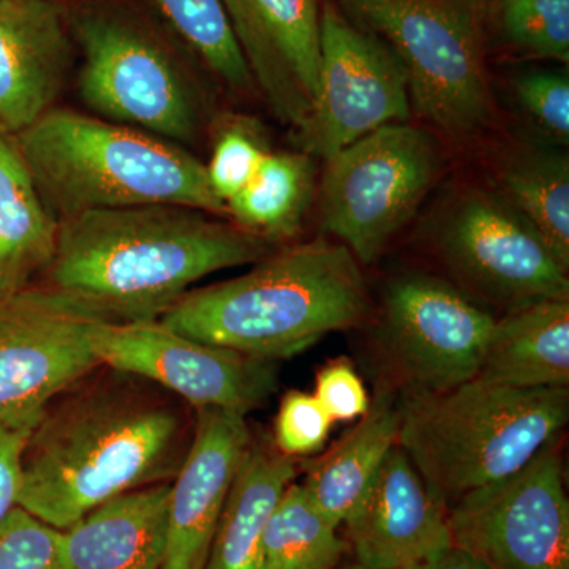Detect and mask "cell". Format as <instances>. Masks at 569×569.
Listing matches in <instances>:
<instances>
[{"instance_id":"6da1fadb","label":"cell","mask_w":569,"mask_h":569,"mask_svg":"<svg viewBox=\"0 0 569 569\" xmlns=\"http://www.w3.org/2000/svg\"><path fill=\"white\" fill-rule=\"evenodd\" d=\"M194 425L181 397L100 365L56 396L33 427L18 507L66 530L112 497L171 482Z\"/></svg>"},{"instance_id":"7a4b0ae2","label":"cell","mask_w":569,"mask_h":569,"mask_svg":"<svg viewBox=\"0 0 569 569\" xmlns=\"http://www.w3.org/2000/svg\"><path fill=\"white\" fill-rule=\"evenodd\" d=\"M216 217L176 204L67 217L37 283L111 323L159 321L198 280L271 253V242Z\"/></svg>"},{"instance_id":"3957f363","label":"cell","mask_w":569,"mask_h":569,"mask_svg":"<svg viewBox=\"0 0 569 569\" xmlns=\"http://www.w3.org/2000/svg\"><path fill=\"white\" fill-rule=\"evenodd\" d=\"M369 309L355 254L318 239L269 253L236 279L190 290L159 321L190 339L276 361L355 328Z\"/></svg>"},{"instance_id":"277c9868","label":"cell","mask_w":569,"mask_h":569,"mask_svg":"<svg viewBox=\"0 0 569 569\" xmlns=\"http://www.w3.org/2000/svg\"><path fill=\"white\" fill-rule=\"evenodd\" d=\"M44 204L58 220L88 211L176 204L224 216L204 163L174 142L52 108L14 134Z\"/></svg>"},{"instance_id":"5b68a950","label":"cell","mask_w":569,"mask_h":569,"mask_svg":"<svg viewBox=\"0 0 569 569\" xmlns=\"http://www.w3.org/2000/svg\"><path fill=\"white\" fill-rule=\"evenodd\" d=\"M568 418V388L518 389L475 377L445 391H407L397 445L448 511L526 467Z\"/></svg>"},{"instance_id":"8992f818","label":"cell","mask_w":569,"mask_h":569,"mask_svg":"<svg viewBox=\"0 0 569 569\" xmlns=\"http://www.w3.org/2000/svg\"><path fill=\"white\" fill-rule=\"evenodd\" d=\"M70 31L81 48V102L97 118L193 144L208 122L204 93L162 40L123 11L86 9Z\"/></svg>"},{"instance_id":"52a82bcc","label":"cell","mask_w":569,"mask_h":569,"mask_svg":"<svg viewBox=\"0 0 569 569\" xmlns=\"http://www.w3.org/2000/svg\"><path fill=\"white\" fill-rule=\"evenodd\" d=\"M356 24L396 52L411 103L452 137L481 132L492 93L475 0H343Z\"/></svg>"},{"instance_id":"ba28073f","label":"cell","mask_w":569,"mask_h":569,"mask_svg":"<svg viewBox=\"0 0 569 569\" xmlns=\"http://www.w3.org/2000/svg\"><path fill=\"white\" fill-rule=\"evenodd\" d=\"M436 138L408 123H389L328 160L321 183L325 230L356 260L370 264L418 211L437 181Z\"/></svg>"},{"instance_id":"9c48e42d","label":"cell","mask_w":569,"mask_h":569,"mask_svg":"<svg viewBox=\"0 0 569 569\" xmlns=\"http://www.w3.org/2000/svg\"><path fill=\"white\" fill-rule=\"evenodd\" d=\"M451 545L488 569H569V501L559 438L511 477L448 509Z\"/></svg>"},{"instance_id":"30bf717a","label":"cell","mask_w":569,"mask_h":569,"mask_svg":"<svg viewBox=\"0 0 569 569\" xmlns=\"http://www.w3.org/2000/svg\"><path fill=\"white\" fill-rule=\"evenodd\" d=\"M99 321L40 283L0 301V421L31 433L56 396L100 366Z\"/></svg>"},{"instance_id":"8fae6325","label":"cell","mask_w":569,"mask_h":569,"mask_svg":"<svg viewBox=\"0 0 569 569\" xmlns=\"http://www.w3.org/2000/svg\"><path fill=\"white\" fill-rule=\"evenodd\" d=\"M410 118L407 71L396 52L331 3L321 7L320 89L298 129L301 151L329 159L389 123Z\"/></svg>"},{"instance_id":"7c38bea8","label":"cell","mask_w":569,"mask_h":569,"mask_svg":"<svg viewBox=\"0 0 569 569\" xmlns=\"http://www.w3.org/2000/svg\"><path fill=\"white\" fill-rule=\"evenodd\" d=\"M493 326L458 288L417 272L389 282L381 302L380 342L408 391H445L478 377Z\"/></svg>"},{"instance_id":"4fadbf2b","label":"cell","mask_w":569,"mask_h":569,"mask_svg":"<svg viewBox=\"0 0 569 569\" xmlns=\"http://www.w3.org/2000/svg\"><path fill=\"white\" fill-rule=\"evenodd\" d=\"M100 365L146 378L194 408H222L247 417L277 389L274 361L200 342L160 321L93 328Z\"/></svg>"},{"instance_id":"5bb4252c","label":"cell","mask_w":569,"mask_h":569,"mask_svg":"<svg viewBox=\"0 0 569 569\" xmlns=\"http://www.w3.org/2000/svg\"><path fill=\"white\" fill-rule=\"evenodd\" d=\"M438 249L468 283L512 309L569 299L568 272L501 193L462 194L441 222Z\"/></svg>"},{"instance_id":"9a60e30c","label":"cell","mask_w":569,"mask_h":569,"mask_svg":"<svg viewBox=\"0 0 569 569\" xmlns=\"http://www.w3.org/2000/svg\"><path fill=\"white\" fill-rule=\"evenodd\" d=\"M254 88L298 130L320 89V0H222Z\"/></svg>"},{"instance_id":"2e32d148","label":"cell","mask_w":569,"mask_h":569,"mask_svg":"<svg viewBox=\"0 0 569 569\" xmlns=\"http://www.w3.org/2000/svg\"><path fill=\"white\" fill-rule=\"evenodd\" d=\"M192 447L171 481L162 569H204L224 501L250 443L244 415L197 408Z\"/></svg>"},{"instance_id":"e0dca14e","label":"cell","mask_w":569,"mask_h":569,"mask_svg":"<svg viewBox=\"0 0 569 569\" xmlns=\"http://www.w3.org/2000/svg\"><path fill=\"white\" fill-rule=\"evenodd\" d=\"M346 526L356 560L373 569L417 567L451 545L447 508L399 445L388 452Z\"/></svg>"},{"instance_id":"ac0fdd59","label":"cell","mask_w":569,"mask_h":569,"mask_svg":"<svg viewBox=\"0 0 569 569\" xmlns=\"http://www.w3.org/2000/svg\"><path fill=\"white\" fill-rule=\"evenodd\" d=\"M73 58L56 0H0V132L18 134L58 102Z\"/></svg>"},{"instance_id":"d6986e66","label":"cell","mask_w":569,"mask_h":569,"mask_svg":"<svg viewBox=\"0 0 569 569\" xmlns=\"http://www.w3.org/2000/svg\"><path fill=\"white\" fill-rule=\"evenodd\" d=\"M171 482L112 497L61 530V569H162Z\"/></svg>"},{"instance_id":"ffe728a7","label":"cell","mask_w":569,"mask_h":569,"mask_svg":"<svg viewBox=\"0 0 569 569\" xmlns=\"http://www.w3.org/2000/svg\"><path fill=\"white\" fill-rule=\"evenodd\" d=\"M399 427L400 399L385 381L361 421L321 458L306 463L302 488L336 527L346 523L361 503L388 452L397 445Z\"/></svg>"},{"instance_id":"44dd1931","label":"cell","mask_w":569,"mask_h":569,"mask_svg":"<svg viewBox=\"0 0 569 569\" xmlns=\"http://www.w3.org/2000/svg\"><path fill=\"white\" fill-rule=\"evenodd\" d=\"M478 377L518 389L568 388L569 299H541L496 320Z\"/></svg>"},{"instance_id":"7402d4cb","label":"cell","mask_w":569,"mask_h":569,"mask_svg":"<svg viewBox=\"0 0 569 569\" xmlns=\"http://www.w3.org/2000/svg\"><path fill=\"white\" fill-rule=\"evenodd\" d=\"M296 475L293 458L252 438L224 501L204 569H263L266 526Z\"/></svg>"},{"instance_id":"603a6c76","label":"cell","mask_w":569,"mask_h":569,"mask_svg":"<svg viewBox=\"0 0 569 569\" xmlns=\"http://www.w3.org/2000/svg\"><path fill=\"white\" fill-rule=\"evenodd\" d=\"M58 238V217L44 204L13 137L0 132V301L39 282Z\"/></svg>"},{"instance_id":"cb8c5ba5","label":"cell","mask_w":569,"mask_h":569,"mask_svg":"<svg viewBox=\"0 0 569 569\" xmlns=\"http://www.w3.org/2000/svg\"><path fill=\"white\" fill-rule=\"evenodd\" d=\"M316 164L306 152L266 153L244 189L227 203L233 223L268 242L290 238L312 203Z\"/></svg>"},{"instance_id":"d4e9b609","label":"cell","mask_w":569,"mask_h":569,"mask_svg":"<svg viewBox=\"0 0 569 569\" xmlns=\"http://www.w3.org/2000/svg\"><path fill=\"white\" fill-rule=\"evenodd\" d=\"M501 194L515 206L561 268L569 269V162L567 153L527 149L500 171Z\"/></svg>"},{"instance_id":"484cf974","label":"cell","mask_w":569,"mask_h":569,"mask_svg":"<svg viewBox=\"0 0 569 569\" xmlns=\"http://www.w3.org/2000/svg\"><path fill=\"white\" fill-rule=\"evenodd\" d=\"M306 489L291 482L268 520L263 569H335L347 545Z\"/></svg>"},{"instance_id":"4316f807","label":"cell","mask_w":569,"mask_h":569,"mask_svg":"<svg viewBox=\"0 0 569 569\" xmlns=\"http://www.w3.org/2000/svg\"><path fill=\"white\" fill-rule=\"evenodd\" d=\"M179 39L224 88L246 93L252 74L231 29L222 0H152Z\"/></svg>"},{"instance_id":"83f0119b","label":"cell","mask_w":569,"mask_h":569,"mask_svg":"<svg viewBox=\"0 0 569 569\" xmlns=\"http://www.w3.org/2000/svg\"><path fill=\"white\" fill-rule=\"evenodd\" d=\"M498 22L516 50L569 61V0H498Z\"/></svg>"},{"instance_id":"f1b7e54d","label":"cell","mask_w":569,"mask_h":569,"mask_svg":"<svg viewBox=\"0 0 569 569\" xmlns=\"http://www.w3.org/2000/svg\"><path fill=\"white\" fill-rule=\"evenodd\" d=\"M268 152L253 123L242 119L223 127L204 167L212 192L224 206L244 189Z\"/></svg>"},{"instance_id":"f546056e","label":"cell","mask_w":569,"mask_h":569,"mask_svg":"<svg viewBox=\"0 0 569 569\" xmlns=\"http://www.w3.org/2000/svg\"><path fill=\"white\" fill-rule=\"evenodd\" d=\"M61 530L21 507L0 520V569H61Z\"/></svg>"},{"instance_id":"4dcf8cb0","label":"cell","mask_w":569,"mask_h":569,"mask_svg":"<svg viewBox=\"0 0 569 569\" xmlns=\"http://www.w3.org/2000/svg\"><path fill=\"white\" fill-rule=\"evenodd\" d=\"M335 419L313 395L290 391L283 396L274 426V447L288 458L320 451Z\"/></svg>"},{"instance_id":"1f68e13d","label":"cell","mask_w":569,"mask_h":569,"mask_svg":"<svg viewBox=\"0 0 569 569\" xmlns=\"http://www.w3.org/2000/svg\"><path fill=\"white\" fill-rule=\"evenodd\" d=\"M516 96L523 111L557 141L569 140V80L563 71L538 70L516 81Z\"/></svg>"},{"instance_id":"d6a6232c","label":"cell","mask_w":569,"mask_h":569,"mask_svg":"<svg viewBox=\"0 0 569 569\" xmlns=\"http://www.w3.org/2000/svg\"><path fill=\"white\" fill-rule=\"evenodd\" d=\"M313 396L335 421L365 417L370 406L365 383L347 359L331 361L318 372Z\"/></svg>"},{"instance_id":"836d02e7","label":"cell","mask_w":569,"mask_h":569,"mask_svg":"<svg viewBox=\"0 0 569 569\" xmlns=\"http://www.w3.org/2000/svg\"><path fill=\"white\" fill-rule=\"evenodd\" d=\"M31 433L0 421V520L18 507L22 481V452Z\"/></svg>"},{"instance_id":"e575fe53","label":"cell","mask_w":569,"mask_h":569,"mask_svg":"<svg viewBox=\"0 0 569 569\" xmlns=\"http://www.w3.org/2000/svg\"><path fill=\"white\" fill-rule=\"evenodd\" d=\"M425 569H488L473 556L458 546L449 545L448 548L438 552L429 561H426Z\"/></svg>"},{"instance_id":"d590c367","label":"cell","mask_w":569,"mask_h":569,"mask_svg":"<svg viewBox=\"0 0 569 569\" xmlns=\"http://www.w3.org/2000/svg\"><path fill=\"white\" fill-rule=\"evenodd\" d=\"M342 569H373V568L366 567V565H361V563H358V561H356V563L350 565V567H346ZM406 569H425V563L417 565V567H410V568H406Z\"/></svg>"}]
</instances>
